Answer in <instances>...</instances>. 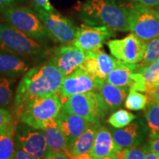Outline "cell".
<instances>
[{"mask_svg": "<svg viewBox=\"0 0 159 159\" xmlns=\"http://www.w3.org/2000/svg\"><path fill=\"white\" fill-rule=\"evenodd\" d=\"M65 76L50 61L33 66L24 75L16 91V116L27 103L59 92Z\"/></svg>", "mask_w": 159, "mask_h": 159, "instance_id": "cell-1", "label": "cell"}, {"mask_svg": "<svg viewBox=\"0 0 159 159\" xmlns=\"http://www.w3.org/2000/svg\"><path fill=\"white\" fill-rule=\"evenodd\" d=\"M78 15L86 25L106 26L114 31H130L128 7L116 0H85L80 7Z\"/></svg>", "mask_w": 159, "mask_h": 159, "instance_id": "cell-2", "label": "cell"}, {"mask_svg": "<svg viewBox=\"0 0 159 159\" xmlns=\"http://www.w3.org/2000/svg\"><path fill=\"white\" fill-rule=\"evenodd\" d=\"M0 48L22 55L35 62L47 58L51 53L47 45L25 34L7 21H0Z\"/></svg>", "mask_w": 159, "mask_h": 159, "instance_id": "cell-3", "label": "cell"}, {"mask_svg": "<svg viewBox=\"0 0 159 159\" xmlns=\"http://www.w3.org/2000/svg\"><path fill=\"white\" fill-rule=\"evenodd\" d=\"M0 13L5 21L39 42L47 45L52 41L34 10L13 5L1 9Z\"/></svg>", "mask_w": 159, "mask_h": 159, "instance_id": "cell-4", "label": "cell"}, {"mask_svg": "<svg viewBox=\"0 0 159 159\" xmlns=\"http://www.w3.org/2000/svg\"><path fill=\"white\" fill-rule=\"evenodd\" d=\"M62 107V99L58 93L35 99L20 111L16 115V120L42 130L49 121L56 118Z\"/></svg>", "mask_w": 159, "mask_h": 159, "instance_id": "cell-5", "label": "cell"}, {"mask_svg": "<svg viewBox=\"0 0 159 159\" xmlns=\"http://www.w3.org/2000/svg\"><path fill=\"white\" fill-rule=\"evenodd\" d=\"M63 108L91 124H98L107 109L102 97L94 91L71 95L63 102Z\"/></svg>", "mask_w": 159, "mask_h": 159, "instance_id": "cell-6", "label": "cell"}, {"mask_svg": "<svg viewBox=\"0 0 159 159\" xmlns=\"http://www.w3.org/2000/svg\"><path fill=\"white\" fill-rule=\"evenodd\" d=\"M34 11L47 29L52 41L62 44H72L79 27L68 18L55 11H46L40 6L33 5Z\"/></svg>", "mask_w": 159, "mask_h": 159, "instance_id": "cell-7", "label": "cell"}, {"mask_svg": "<svg viewBox=\"0 0 159 159\" xmlns=\"http://www.w3.org/2000/svg\"><path fill=\"white\" fill-rule=\"evenodd\" d=\"M128 9L131 33L145 42L159 35V14L153 7L134 3Z\"/></svg>", "mask_w": 159, "mask_h": 159, "instance_id": "cell-8", "label": "cell"}, {"mask_svg": "<svg viewBox=\"0 0 159 159\" xmlns=\"http://www.w3.org/2000/svg\"><path fill=\"white\" fill-rule=\"evenodd\" d=\"M15 144L38 159H44L51 152L43 130L23 122H17Z\"/></svg>", "mask_w": 159, "mask_h": 159, "instance_id": "cell-9", "label": "cell"}, {"mask_svg": "<svg viewBox=\"0 0 159 159\" xmlns=\"http://www.w3.org/2000/svg\"><path fill=\"white\" fill-rule=\"evenodd\" d=\"M107 45L115 58L128 63H138L144 57L147 43L131 33L124 39L111 40Z\"/></svg>", "mask_w": 159, "mask_h": 159, "instance_id": "cell-10", "label": "cell"}, {"mask_svg": "<svg viewBox=\"0 0 159 159\" xmlns=\"http://www.w3.org/2000/svg\"><path fill=\"white\" fill-rule=\"evenodd\" d=\"M105 80L93 77L82 68H80L69 76L65 77L59 90L61 99L65 100L71 95L99 90Z\"/></svg>", "mask_w": 159, "mask_h": 159, "instance_id": "cell-11", "label": "cell"}, {"mask_svg": "<svg viewBox=\"0 0 159 159\" xmlns=\"http://www.w3.org/2000/svg\"><path fill=\"white\" fill-rule=\"evenodd\" d=\"M85 59V52L73 44H63L51 50L49 61L54 64L65 77L80 68Z\"/></svg>", "mask_w": 159, "mask_h": 159, "instance_id": "cell-12", "label": "cell"}, {"mask_svg": "<svg viewBox=\"0 0 159 159\" xmlns=\"http://www.w3.org/2000/svg\"><path fill=\"white\" fill-rule=\"evenodd\" d=\"M115 35L114 30L106 26L82 25L78 28L72 44L85 52L101 49L106 40Z\"/></svg>", "mask_w": 159, "mask_h": 159, "instance_id": "cell-13", "label": "cell"}, {"mask_svg": "<svg viewBox=\"0 0 159 159\" xmlns=\"http://www.w3.org/2000/svg\"><path fill=\"white\" fill-rule=\"evenodd\" d=\"M117 59L111 56L101 49L85 52V59L80 68L93 77L105 80L115 68Z\"/></svg>", "mask_w": 159, "mask_h": 159, "instance_id": "cell-14", "label": "cell"}, {"mask_svg": "<svg viewBox=\"0 0 159 159\" xmlns=\"http://www.w3.org/2000/svg\"><path fill=\"white\" fill-rule=\"evenodd\" d=\"M33 67L32 61L16 53L0 48V76L16 78Z\"/></svg>", "mask_w": 159, "mask_h": 159, "instance_id": "cell-15", "label": "cell"}, {"mask_svg": "<svg viewBox=\"0 0 159 159\" xmlns=\"http://www.w3.org/2000/svg\"><path fill=\"white\" fill-rule=\"evenodd\" d=\"M55 120L60 130L64 135L69 148L89 125L91 124L78 115L65 110L63 107Z\"/></svg>", "mask_w": 159, "mask_h": 159, "instance_id": "cell-16", "label": "cell"}, {"mask_svg": "<svg viewBox=\"0 0 159 159\" xmlns=\"http://www.w3.org/2000/svg\"><path fill=\"white\" fill-rule=\"evenodd\" d=\"M113 139L118 150L139 146L144 139L145 129L139 122L130 123L124 128L111 130Z\"/></svg>", "mask_w": 159, "mask_h": 159, "instance_id": "cell-17", "label": "cell"}, {"mask_svg": "<svg viewBox=\"0 0 159 159\" xmlns=\"http://www.w3.org/2000/svg\"><path fill=\"white\" fill-rule=\"evenodd\" d=\"M118 150L111 131L105 127L97 129L94 144L89 152L92 158L102 159L104 157L116 153Z\"/></svg>", "mask_w": 159, "mask_h": 159, "instance_id": "cell-18", "label": "cell"}, {"mask_svg": "<svg viewBox=\"0 0 159 159\" xmlns=\"http://www.w3.org/2000/svg\"><path fill=\"white\" fill-rule=\"evenodd\" d=\"M42 130L51 152H63L70 156L68 143L64 135L60 130L55 119L49 121Z\"/></svg>", "mask_w": 159, "mask_h": 159, "instance_id": "cell-19", "label": "cell"}, {"mask_svg": "<svg viewBox=\"0 0 159 159\" xmlns=\"http://www.w3.org/2000/svg\"><path fill=\"white\" fill-rule=\"evenodd\" d=\"M139 67L137 63H128L117 60L115 68L105 79V82L122 88L129 89L131 83V75Z\"/></svg>", "mask_w": 159, "mask_h": 159, "instance_id": "cell-20", "label": "cell"}, {"mask_svg": "<svg viewBox=\"0 0 159 159\" xmlns=\"http://www.w3.org/2000/svg\"><path fill=\"white\" fill-rule=\"evenodd\" d=\"M127 90L128 88L116 86L104 81L99 86L98 91L106 108L114 111L122 105L128 94Z\"/></svg>", "mask_w": 159, "mask_h": 159, "instance_id": "cell-21", "label": "cell"}, {"mask_svg": "<svg viewBox=\"0 0 159 159\" xmlns=\"http://www.w3.org/2000/svg\"><path fill=\"white\" fill-rule=\"evenodd\" d=\"M98 124H90L84 132L80 136L69 148L70 157H75L80 155L89 153L93 144Z\"/></svg>", "mask_w": 159, "mask_h": 159, "instance_id": "cell-22", "label": "cell"}, {"mask_svg": "<svg viewBox=\"0 0 159 159\" xmlns=\"http://www.w3.org/2000/svg\"><path fill=\"white\" fill-rule=\"evenodd\" d=\"M17 120L0 132V159H11L14 153Z\"/></svg>", "mask_w": 159, "mask_h": 159, "instance_id": "cell-23", "label": "cell"}, {"mask_svg": "<svg viewBox=\"0 0 159 159\" xmlns=\"http://www.w3.org/2000/svg\"><path fill=\"white\" fill-rule=\"evenodd\" d=\"M150 139L159 137V103L149 102L144 112Z\"/></svg>", "mask_w": 159, "mask_h": 159, "instance_id": "cell-24", "label": "cell"}, {"mask_svg": "<svg viewBox=\"0 0 159 159\" xmlns=\"http://www.w3.org/2000/svg\"><path fill=\"white\" fill-rule=\"evenodd\" d=\"M136 71L142 75L147 87V92L159 77V58L148 65H139Z\"/></svg>", "mask_w": 159, "mask_h": 159, "instance_id": "cell-25", "label": "cell"}, {"mask_svg": "<svg viewBox=\"0 0 159 159\" xmlns=\"http://www.w3.org/2000/svg\"><path fill=\"white\" fill-rule=\"evenodd\" d=\"M14 81L9 77L0 76V108L7 109L13 102Z\"/></svg>", "mask_w": 159, "mask_h": 159, "instance_id": "cell-26", "label": "cell"}, {"mask_svg": "<svg viewBox=\"0 0 159 159\" xmlns=\"http://www.w3.org/2000/svg\"><path fill=\"white\" fill-rule=\"evenodd\" d=\"M149 99L147 95L137 91L130 90L125 102V108L131 111H140L146 108Z\"/></svg>", "mask_w": 159, "mask_h": 159, "instance_id": "cell-27", "label": "cell"}, {"mask_svg": "<svg viewBox=\"0 0 159 159\" xmlns=\"http://www.w3.org/2000/svg\"><path fill=\"white\" fill-rule=\"evenodd\" d=\"M135 119L136 116L134 114L124 109H120L111 115L108 122L115 128H122L130 124Z\"/></svg>", "mask_w": 159, "mask_h": 159, "instance_id": "cell-28", "label": "cell"}, {"mask_svg": "<svg viewBox=\"0 0 159 159\" xmlns=\"http://www.w3.org/2000/svg\"><path fill=\"white\" fill-rule=\"evenodd\" d=\"M149 152L148 145L143 147L136 146L121 149L117 151L116 155L119 159H144Z\"/></svg>", "mask_w": 159, "mask_h": 159, "instance_id": "cell-29", "label": "cell"}, {"mask_svg": "<svg viewBox=\"0 0 159 159\" xmlns=\"http://www.w3.org/2000/svg\"><path fill=\"white\" fill-rule=\"evenodd\" d=\"M159 58V35L148 41L142 65H148Z\"/></svg>", "mask_w": 159, "mask_h": 159, "instance_id": "cell-30", "label": "cell"}, {"mask_svg": "<svg viewBox=\"0 0 159 159\" xmlns=\"http://www.w3.org/2000/svg\"><path fill=\"white\" fill-rule=\"evenodd\" d=\"M15 120L13 114L7 109L0 108V132L8 128Z\"/></svg>", "mask_w": 159, "mask_h": 159, "instance_id": "cell-31", "label": "cell"}, {"mask_svg": "<svg viewBox=\"0 0 159 159\" xmlns=\"http://www.w3.org/2000/svg\"><path fill=\"white\" fill-rule=\"evenodd\" d=\"M11 159H38L33 156V155L28 153L22 149H21L19 147L16 145V148L13 156Z\"/></svg>", "mask_w": 159, "mask_h": 159, "instance_id": "cell-32", "label": "cell"}, {"mask_svg": "<svg viewBox=\"0 0 159 159\" xmlns=\"http://www.w3.org/2000/svg\"><path fill=\"white\" fill-rule=\"evenodd\" d=\"M146 94H148L149 102L159 103V86L150 89Z\"/></svg>", "mask_w": 159, "mask_h": 159, "instance_id": "cell-33", "label": "cell"}, {"mask_svg": "<svg viewBox=\"0 0 159 159\" xmlns=\"http://www.w3.org/2000/svg\"><path fill=\"white\" fill-rule=\"evenodd\" d=\"M148 148L150 152L159 154V137L150 139L148 144Z\"/></svg>", "mask_w": 159, "mask_h": 159, "instance_id": "cell-34", "label": "cell"}, {"mask_svg": "<svg viewBox=\"0 0 159 159\" xmlns=\"http://www.w3.org/2000/svg\"><path fill=\"white\" fill-rule=\"evenodd\" d=\"M34 4L40 6L46 11H55V8L51 5V3L49 2V0H34Z\"/></svg>", "mask_w": 159, "mask_h": 159, "instance_id": "cell-35", "label": "cell"}, {"mask_svg": "<svg viewBox=\"0 0 159 159\" xmlns=\"http://www.w3.org/2000/svg\"><path fill=\"white\" fill-rule=\"evenodd\" d=\"M131 2L140 4V5L154 7L159 4V0H130Z\"/></svg>", "mask_w": 159, "mask_h": 159, "instance_id": "cell-36", "label": "cell"}, {"mask_svg": "<svg viewBox=\"0 0 159 159\" xmlns=\"http://www.w3.org/2000/svg\"><path fill=\"white\" fill-rule=\"evenodd\" d=\"M25 0H0V10L13 5H19Z\"/></svg>", "mask_w": 159, "mask_h": 159, "instance_id": "cell-37", "label": "cell"}, {"mask_svg": "<svg viewBox=\"0 0 159 159\" xmlns=\"http://www.w3.org/2000/svg\"><path fill=\"white\" fill-rule=\"evenodd\" d=\"M44 159H71V157L63 152H50Z\"/></svg>", "mask_w": 159, "mask_h": 159, "instance_id": "cell-38", "label": "cell"}, {"mask_svg": "<svg viewBox=\"0 0 159 159\" xmlns=\"http://www.w3.org/2000/svg\"><path fill=\"white\" fill-rule=\"evenodd\" d=\"M144 159H159V154L156 153V152H149L145 156Z\"/></svg>", "mask_w": 159, "mask_h": 159, "instance_id": "cell-39", "label": "cell"}, {"mask_svg": "<svg viewBox=\"0 0 159 159\" xmlns=\"http://www.w3.org/2000/svg\"><path fill=\"white\" fill-rule=\"evenodd\" d=\"M71 159H93L92 157L90 156L89 153L80 155V156H75V157H71Z\"/></svg>", "mask_w": 159, "mask_h": 159, "instance_id": "cell-40", "label": "cell"}, {"mask_svg": "<svg viewBox=\"0 0 159 159\" xmlns=\"http://www.w3.org/2000/svg\"><path fill=\"white\" fill-rule=\"evenodd\" d=\"M102 159H119V158H118V156H116V153H114V154L110 155V156L104 157V158Z\"/></svg>", "mask_w": 159, "mask_h": 159, "instance_id": "cell-41", "label": "cell"}, {"mask_svg": "<svg viewBox=\"0 0 159 159\" xmlns=\"http://www.w3.org/2000/svg\"><path fill=\"white\" fill-rule=\"evenodd\" d=\"M157 86H159V77H158V79H157L155 81V82L153 83V84L152 85V87H151L150 89L154 88V87H157ZM150 89H149V90H150ZM149 90H148V91H149ZM148 91H147V92H148ZM147 92H146V93H147Z\"/></svg>", "mask_w": 159, "mask_h": 159, "instance_id": "cell-42", "label": "cell"}, {"mask_svg": "<svg viewBox=\"0 0 159 159\" xmlns=\"http://www.w3.org/2000/svg\"><path fill=\"white\" fill-rule=\"evenodd\" d=\"M153 8H154L155 10H156V11L157 12H158V13L159 14V4H158V5H157L156 6V7H154Z\"/></svg>", "mask_w": 159, "mask_h": 159, "instance_id": "cell-43", "label": "cell"}, {"mask_svg": "<svg viewBox=\"0 0 159 159\" xmlns=\"http://www.w3.org/2000/svg\"><path fill=\"white\" fill-rule=\"evenodd\" d=\"M2 19H3V18H2V14H1V13H0V21H1Z\"/></svg>", "mask_w": 159, "mask_h": 159, "instance_id": "cell-44", "label": "cell"}]
</instances>
